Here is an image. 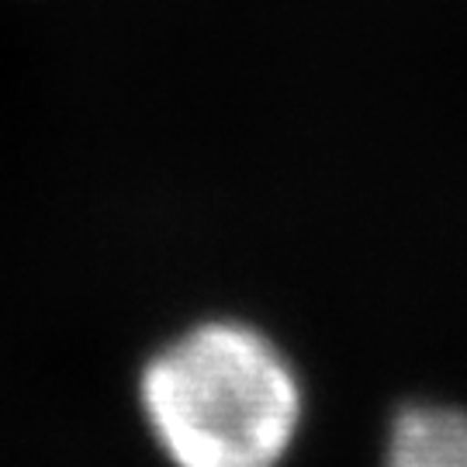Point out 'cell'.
Returning a JSON list of instances; mask_svg holds the SVG:
<instances>
[{
	"instance_id": "obj_2",
	"label": "cell",
	"mask_w": 467,
	"mask_h": 467,
	"mask_svg": "<svg viewBox=\"0 0 467 467\" xmlns=\"http://www.w3.org/2000/svg\"><path fill=\"white\" fill-rule=\"evenodd\" d=\"M388 467H467V416L447 405L405 409L388 436Z\"/></svg>"
},
{
	"instance_id": "obj_1",
	"label": "cell",
	"mask_w": 467,
	"mask_h": 467,
	"mask_svg": "<svg viewBox=\"0 0 467 467\" xmlns=\"http://www.w3.org/2000/svg\"><path fill=\"white\" fill-rule=\"evenodd\" d=\"M142 416L177 467H277L301 426L284 353L243 322H204L152 357Z\"/></svg>"
}]
</instances>
